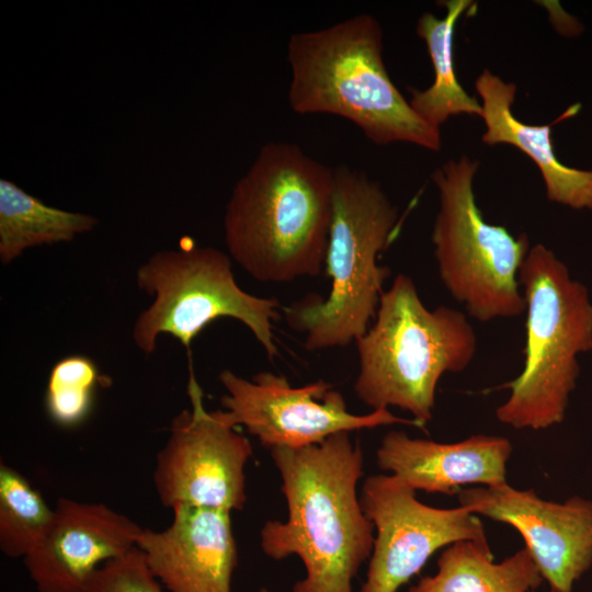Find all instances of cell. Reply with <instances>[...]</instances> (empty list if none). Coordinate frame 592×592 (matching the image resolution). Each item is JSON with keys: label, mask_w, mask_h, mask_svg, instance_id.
I'll return each mask as SVG.
<instances>
[{"label": "cell", "mask_w": 592, "mask_h": 592, "mask_svg": "<svg viewBox=\"0 0 592 592\" xmlns=\"http://www.w3.org/2000/svg\"><path fill=\"white\" fill-rule=\"evenodd\" d=\"M270 453L282 478L287 519L263 525V553L274 560L299 557L306 576L293 592H353L352 581L375 539L356 491L363 475L360 443L340 432L317 444Z\"/></svg>", "instance_id": "1"}, {"label": "cell", "mask_w": 592, "mask_h": 592, "mask_svg": "<svg viewBox=\"0 0 592 592\" xmlns=\"http://www.w3.org/2000/svg\"><path fill=\"white\" fill-rule=\"evenodd\" d=\"M333 168L296 144L263 145L224 215L229 254L254 280L286 283L325 269Z\"/></svg>", "instance_id": "2"}, {"label": "cell", "mask_w": 592, "mask_h": 592, "mask_svg": "<svg viewBox=\"0 0 592 592\" xmlns=\"http://www.w3.org/2000/svg\"><path fill=\"white\" fill-rule=\"evenodd\" d=\"M286 56L287 99L295 113L341 116L376 145L441 149V130L413 111L390 79L382 27L373 15L361 13L328 27L295 33Z\"/></svg>", "instance_id": "3"}, {"label": "cell", "mask_w": 592, "mask_h": 592, "mask_svg": "<svg viewBox=\"0 0 592 592\" xmlns=\"http://www.w3.org/2000/svg\"><path fill=\"white\" fill-rule=\"evenodd\" d=\"M357 398L376 409L400 408L425 425L441 377L468 367L477 337L460 310L425 307L413 280L398 274L382 295L374 323L356 341Z\"/></svg>", "instance_id": "4"}, {"label": "cell", "mask_w": 592, "mask_h": 592, "mask_svg": "<svg viewBox=\"0 0 592 592\" xmlns=\"http://www.w3.org/2000/svg\"><path fill=\"white\" fill-rule=\"evenodd\" d=\"M398 210L364 171L333 168L332 218L325 270L326 298L315 294L283 308L287 325L305 334L308 351L344 348L369 328L390 270L377 263L390 242Z\"/></svg>", "instance_id": "5"}, {"label": "cell", "mask_w": 592, "mask_h": 592, "mask_svg": "<svg viewBox=\"0 0 592 592\" xmlns=\"http://www.w3.org/2000/svg\"><path fill=\"white\" fill-rule=\"evenodd\" d=\"M519 282L526 305L524 366L504 385L511 394L496 417L513 429L545 430L563 421L580 375L578 357L592 350V300L543 243L530 249Z\"/></svg>", "instance_id": "6"}, {"label": "cell", "mask_w": 592, "mask_h": 592, "mask_svg": "<svg viewBox=\"0 0 592 592\" xmlns=\"http://www.w3.org/2000/svg\"><path fill=\"white\" fill-rule=\"evenodd\" d=\"M478 166L462 155L433 172L440 205L431 241L444 287L471 317L489 322L525 312L519 273L531 247L526 234L485 220L474 192Z\"/></svg>", "instance_id": "7"}, {"label": "cell", "mask_w": 592, "mask_h": 592, "mask_svg": "<svg viewBox=\"0 0 592 592\" xmlns=\"http://www.w3.org/2000/svg\"><path fill=\"white\" fill-rule=\"evenodd\" d=\"M136 283L153 296L133 328V340L145 355L155 352L162 333L190 349L206 326L229 317L248 327L270 360L277 356L273 322L280 317V301L243 291L229 255L219 249L186 242L158 251L138 267Z\"/></svg>", "instance_id": "8"}, {"label": "cell", "mask_w": 592, "mask_h": 592, "mask_svg": "<svg viewBox=\"0 0 592 592\" xmlns=\"http://www.w3.org/2000/svg\"><path fill=\"white\" fill-rule=\"evenodd\" d=\"M191 407L171 422L157 454L152 480L161 504L240 511L247 501L244 468L253 455L249 440L225 410L208 411L192 366L187 382Z\"/></svg>", "instance_id": "9"}, {"label": "cell", "mask_w": 592, "mask_h": 592, "mask_svg": "<svg viewBox=\"0 0 592 592\" xmlns=\"http://www.w3.org/2000/svg\"><path fill=\"white\" fill-rule=\"evenodd\" d=\"M218 379L226 390L220 398L223 410L236 426L242 425L269 449L304 447L335 433L382 425L425 426L388 409L354 414L342 394L321 379L293 387L285 376L272 372H260L247 379L230 369L221 371Z\"/></svg>", "instance_id": "10"}, {"label": "cell", "mask_w": 592, "mask_h": 592, "mask_svg": "<svg viewBox=\"0 0 592 592\" xmlns=\"http://www.w3.org/2000/svg\"><path fill=\"white\" fill-rule=\"evenodd\" d=\"M360 502L376 530L360 592H397L437 549L458 540L488 543L477 514L462 505H426L415 498L413 488L394 475L367 477Z\"/></svg>", "instance_id": "11"}, {"label": "cell", "mask_w": 592, "mask_h": 592, "mask_svg": "<svg viewBox=\"0 0 592 592\" xmlns=\"http://www.w3.org/2000/svg\"><path fill=\"white\" fill-rule=\"evenodd\" d=\"M462 506L477 515L506 523L524 538L551 591L572 592L592 566V500L570 497L563 502L539 498L508 482L462 489Z\"/></svg>", "instance_id": "12"}, {"label": "cell", "mask_w": 592, "mask_h": 592, "mask_svg": "<svg viewBox=\"0 0 592 592\" xmlns=\"http://www.w3.org/2000/svg\"><path fill=\"white\" fill-rule=\"evenodd\" d=\"M143 530L103 503L61 497L45 537L23 562L37 592H89L99 568L136 547Z\"/></svg>", "instance_id": "13"}, {"label": "cell", "mask_w": 592, "mask_h": 592, "mask_svg": "<svg viewBox=\"0 0 592 592\" xmlns=\"http://www.w3.org/2000/svg\"><path fill=\"white\" fill-rule=\"evenodd\" d=\"M163 531L144 528L136 547L169 592H230L237 566L231 512L178 505Z\"/></svg>", "instance_id": "14"}, {"label": "cell", "mask_w": 592, "mask_h": 592, "mask_svg": "<svg viewBox=\"0 0 592 592\" xmlns=\"http://www.w3.org/2000/svg\"><path fill=\"white\" fill-rule=\"evenodd\" d=\"M511 442L497 435H471L456 443L412 439L405 431L384 435L376 451L382 470L409 485L415 491L455 494L462 486L506 482Z\"/></svg>", "instance_id": "15"}, {"label": "cell", "mask_w": 592, "mask_h": 592, "mask_svg": "<svg viewBox=\"0 0 592 592\" xmlns=\"http://www.w3.org/2000/svg\"><path fill=\"white\" fill-rule=\"evenodd\" d=\"M475 88L486 126L481 141L488 146L511 145L528 156L539 169L550 202L573 209H592V169L568 167L557 158L551 124L530 125L514 116L515 83L485 69Z\"/></svg>", "instance_id": "16"}, {"label": "cell", "mask_w": 592, "mask_h": 592, "mask_svg": "<svg viewBox=\"0 0 592 592\" xmlns=\"http://www.w3.org/2000/svg\"><path fill=\"white\" fill-rule=\"evenodd\" d=\"M436 565L435 574L422 577L407 592H531L544 580L525 547L496 563L488 543L458 540Z\"/></svg>", "instance_id": "17"}, {"label": "cell", "mask_w": 592, "mask_h": 592, "mask_svg": "<svg viewBox=\"0 0 592 592\" xmlns=\"http://www.w3.org/2000/svg\"><path fill=\"white\" fill-rule=\"evenodd\" d=\"M444 18L423 13L417 22V34L425 43L434 80L425 90L411 89L409 103L428 124L439 128L451 116L459 114L481 116V104L460 86L454 65L453 41L459 18L476 4L470 0H446Z\"/></svg>", "instance_id": "18"}, {"label": "cell", "mask_w": 592, "mask_h": 592, "mask_svg": "<svg viewBox=\"0 0 592 592\" xmlns=\"http://www.w3.org/2000/svg\"><path fill=\"white\" fill-rule=\"evenodd\" d=\"M88 214L44 204L15 183L0 180V261L8 264L26 249L70 242L98 226Z\"/></svg>", "instance_id": "19"}, {"label": "cell", "mask_w": 592, "mask_h": 592, "mask_svg": "<svg viewBox=\"0 0 592 592\" xmlns=\"http://www.w3.org/2000/svg\"><path fill=\"white\" fill-rule=\"evenodd\" d=\"M54 508L16 469L0 465V549L11 558H25L43 540Z\"/></svg>", "instance_id": "20"}, {"label": "cell", "mask_w": 592, "mask_h": 592, "mask_svg": "<svg viewBox=\"0 0 592 592\" xmlns=\"http://www.w3.org/2000/svg\"><path fill=\"white\" fill-rule=\"evenodd\" d=\"M98 379V367L88 356L69 355L55 363L45 394L49 419L62 428L82 423L92 409Z\"/></svg>", "instance_id": "21"}, {"label": "cell", "mask_w": 592, "mask_h": 592, "mask_svg": "<svg viewBox=\"0 0 592 592\" xmlns=\"http://www.w3.org/2000/svg\"><path fill=\"white\" fill-rule=\"evenodd\" d=\"M89 592H164L137 547L102 565Z\"/></svg>", "instance_id": "22"}, {"label": "cell", "mask_w": 592, "mask_h": 592, "mask_svg": "<svg viewBox=\"0 0 592 592\" xmlns=\"http://www.w3.org/2000/svg\"><path fill=\"white\" fill-rule=\"evenodd\" d=\"M259 592H271V591L267 590L266 588H261Z\"/></svg>", "instance_id": "23"}, {"label": "cell", "mask_w": 592, "mask_h": 592, "mask_svg": "<svg viewBox=\"0 0 592 592\" xmlns=\"http://www.w3.org/2000/svg\"><path fill=\"white\" fill-rule=\"evenodd\" d=\"M531 592H534V591H531ZM550 592H555V591H550Z\"/></svg>", "instance_id": "24"}]
</instances>
